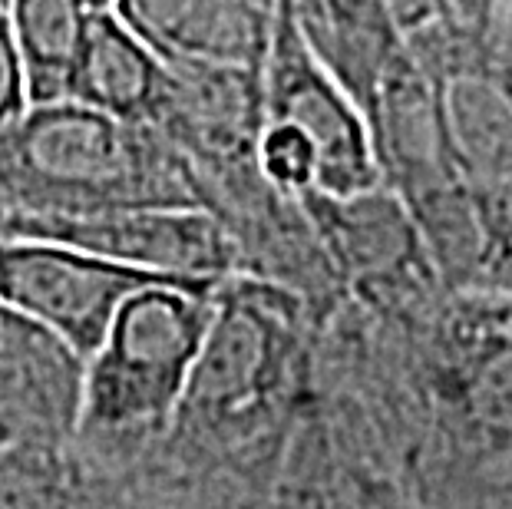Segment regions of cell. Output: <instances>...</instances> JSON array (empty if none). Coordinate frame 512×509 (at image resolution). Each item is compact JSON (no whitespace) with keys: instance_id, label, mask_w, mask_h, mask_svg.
<instances>
[{"instance_id":"obj_13","label":"cell","mask_w":512,"mask_h":509,"mask_svg":"<svg viewBox=\"0 0 512 509\" xmlns=\"http://www.w3.org/2000/svg\"><path fill=\"white\" fill-rule=\"evenodd\" d=\"M119 493L76 440L0 450V509H103Z\"/></svg>"},{"instance_id":"obj_19","label":"cell","mask_w":512,"mask_h":509,"mask_svg":"<svg viewBox=\"0 0 512 509\" xmlns=\"http://www.w3.org/2000/svg\"><path fill=\"white\" fill-rule=\"evenodd\" d=\"M103 509H212L199 493L166 480H139Z\"/></svg>"},{"instance_id":"obj_11","label":"cell","mask_w":512,"mask_h":509,"mask_svg":"<svg viewBox=\"0 0 512 509\" xmlns=\"http://www.w3.org/2000/svg\"><path fill=\"white\" fill-rule=\"evenodd\" d=\"M301 37L328 73L367 110L400 37L380 0H291Z\"/></svg>"},{"instance_id":"obj_21","label":"cell","mask_w":512,"mask_h":509,"mask_svg":"<svg viewBox=\"0 0 512 509\" xmlns=\"http://www.w3.org/2000/svg\"><path fill=\"white\" fill-rule=\"evenodd\" d=\"M86 7H93V10H110V7H113V0H86Z\"/></svg>"},{"instance_id":"obj_4","label":"cell","mask_w":512,"mask_h":509,"mask_svg":"<svg viewBox=\"0 0 512 509\" xmlns=\"http://www.w3.org/2000/svg\"><path fill=\"white\" fill-rule=\"evenodd\" d=\"M403 50L437 86L456 172L493 232V258L512 252V63L496 40L450 24L407 37Z\"/></svg>"},{"instance_id":"obj_12","label":"cell","mask_w":512,"mask_h":509,"mask_svg":"<svg viewBox=\"0 0 512 509\" xmlns=\"http://www.w3.org/2000/svg\"><path fill=\"white\" fill-rule=\"evenodd\" d=\"M159 86L162 60L156 53L119 24L113 10H90L67 100L149 126Z\"/></svg>"},{"instance_id":"obj_15","label":"cell","mask_w":512,"mask_h":509,"mask_svg":"<svg viewBox=\"0 0 512 509\" xmlns=\"http://www.w3.org/2000/svg\"><path fill=\"white\" fill-rule=\"evenodd\" d=\"M278 0H192L182 57L258 67L265 63Z\"/></svg>"},{"instance_id":"obj_5","label":"cell","mask_w":512,"mask_h":509,"mask_svg":"<svg viewBox=\"0 0 512 509\" xmlns=\"http://www.w3.org/2000/svg\"><path fill=\"white\" fill-rule=\"evenodd\" d=\"M261 93L265 123L301 129L314 146L318 176L311 192L344 199L380 186L374 143L361 106L314 57L294 20L291 0H278L271 43L261 63Z\"/></svg>"},{"instance_id":"obj_2","label":"cell","mask_w":512,"mask_h":509,"mask_svg":"<svg viewBox=\"0 0 512 509\" xmlns=\"http://www.w3.org/2000/svg\"><path fill=\"white\" fill-rule=\"evenodd\" d=\"M215 285L139 288L86 357L73 440L123 490L149 473L176 424L212 318Z\"/></svg>"},{"instance_id":"obj_16","label":"cell","mask_w":512,"mask_h":509,"mask_svg":"<svg viewBox=\"0 0 512 509\" xmlns=\"http://www.w3.org/2000/svg\"><path fill=\"white\" fill-rule=\"evenodd\" d=\"M255 162L268 186H275L281 196L298 199L314 189V176H318L314 146L308 143V136L301 129H294L288 123L261 126Z\"/></svg>"},{"instance_id":"obj_17","label":"cell","mask_w":512,"mask_h":509,"mask_svg":"<svg viewBox=\"0 0 512 509\" xmlns=\"http://www.w3.org/2000/svg\"><path fill=\"white\" fill-rule=\"evenodd\" d=\"M476 414L486 427L512 433V348L493 354L473 387Z\"/></svg>"},{"instance_id":"obj_10","label":"cell","mask_w":512,"mask_h":509,"mask_svg":"<svg viewBox=\"0 0 512 509\" xmlns=\"http://www.w3.org/2000/svg\"><path fill=\"white\" fill-rule=\"evenodd\" d=\"M86 357L63 338L0 305V450L73 440Z\"/></svg>"},{"instance_id":"obj_8","label":"cell","mask_w":512,"mask_h":509,"mask_svg":"<svg viewBox=\"0 0 512 509\" xmlns=\"http://www.w3.org/2000/svg\"><path fill=\"white\" fill-rule=\"evenodd\" d=\"M149 126L189 172L255 162L265 126L261 70L219 60H162V86Z\"/></svg>"},{"instance_id":"obj_3","label":"cell","mask_w":512,"mask_h":509,"mask_svg":"<svg viewBox=\"0 0 512 509\" xmlns=\"http://www.w3.org/2000/svg\"><path fill=\"white\" fill-rule=\"evenodd\" d=\"M308 301L252 275H228L212 291V318L159 453L235 443L281 397L294 374Z\"/></svg>"},{"instance_id":"obj_22","label":"cell","mask_w":512,"mask_h":509,"mask_svg":"<svg viewBox=\"0 0 512 509\" xmlns=\"http://www.w3.org/2000/svg\"><path fill=\"white\" fill-rule=\"evenodd\" d=\"M0 4H4V0H0Z\"/></svg>"},{"instance_id":"obj_1","label":"cell","mask_w":512,"mask_h":509,"mask_svg":"<svg viewBox=\"0 0 512 509\" xmlns=\"http://www.w3.org/2000/svg\"><path fill=\"white\" fill-rule=\"evenodd\" d=\"M119 209H199L185 162L152 126L60 100L0 133V219Z\"/></svg>"},{"instance_id":"obj_18","label":"cell","mask_w":512,"mask_h":509,"mask_svg":"<svg viewBox=\"0 0 512 509\" xmlns=\"http://www.w3.org/2000/svg\"><path fill=\"white\" fill-rule=\"evenodd\" d=\"M27 106L30 103H27L24 70H20L14 34H10V17H7V7L0 4V133H4Z\"/></svg>"},{"instance_id":"obj_6","label":"cell","mask_w":512,"mask_h":509,"mask_svg":"<svg viewBox=\"0 0 512 509\" xmlns=\"http://www.w3.org/2000/svg\"><path fill=\"white\" fill-rule=\"evenodd\" d=\"M215 285L149 275L57 242H0V305L27 314L80 357H93L116 311L146 285Z\"/></svg>"},{"instance_id":"obj_14","label":"cell","mask_w":512,"mask_h":509,"mask_svg":"<svg viewBox=\"0 0 512 509\" xmlns=\"http://www.w3.org/2000/svg\"><path fill=\"white\" fill-rule=\"evenodd\" d=\"M4 7L24 70L27 103L67 100L93 7H86V0H4Z\"/></svg>"},{"instance_id":"obj_9","label":"cell","mask_w":512,"mask_h":509,"mask_svg":"<svg viewBox=\"0 0 512 509\" xmlns=\"http://www.w3.org/2000/svg\"><path fill=\"white\" fill-rule=\"evenodd\" d=\"M298 202L337 281L364 291H397L437 278L417 225L390 189L377 186L344 199L304 192Z\"/></svg>"},{"instance_id":"obj_7","label":"cell","mask_w":512,"mask_h":509,"mask_svg":"<svg viewBox=\"0 0 512 509\" xmlns=\"http://www.w3.org/2000/svg\"><path fill=\"white\" fill-rule=\"evenodd\" d=\"M57 242L185 281L238 275L232 238L205 209H119L80 219H0V242Z\"/></svg>"},{"instance_id":"obj_20","label":"cell","mask_w":512,"mask_h":509,"mask_svg":"<svg viewBox=\"0 0 512 509\" xmlns=\"http://www.w3.org/2000/svg\"><path fill=\"white\" fill-rule=\"evenodd\" d=\"M496 43L503 47L506 60L512 63V0H503L499 7V24H496Z\"/></svg>"}]
</instances>
